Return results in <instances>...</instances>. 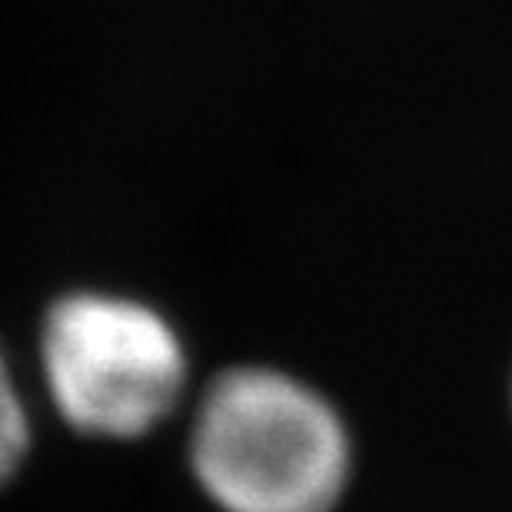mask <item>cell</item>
I'll return each mask as SVG.
<instances>
[{
    "instance_id": "6da1fadb",
    "label": "cell",
    "mask_w": 512,
    "mask_h": 512,
    "mask_svg": "<svg viewBox=\"0 0 512 512\" xmlns=\"http://www.w3.org/2000/svg\"><path fill=\"white\" fill-rule=\"evenodd\" d=\"M190 466L220 512H333L350 479V436L316 389L240 366L200 396Z\"/></svg>"
},
{
    "instance_id": "7a4b0ae2",
    "label": "cell",
    "mask_w": 512,
    "mask_h": 512,
    "mask_svg": "<svg viewBox=\"0 0 512 512\" xmlns=\"http://www.w3.org/2000/svg\"><path fill=\"white\" fill-rule=\"evenodd\" d=\"M40 370L50 403L90 439L153 433L187 389V350L153 306L133 296L77 290L40 323Z\"/></svg>"
},
{
    "instance_id": "3957f363",
    "label": "cell",
    "mask_w": 512,
    "mask_h": 512,
    "mask_svg": "<svg viewBox=\"0 0 512 512\" xmlns=\"http://www.w3.org/2000/svg\"><path fill=\"white\" fill-rule=\"evenodd\" d=\"M30 443H34V433H30V413L24 393H20L14 373H10L7 356L0 353V493L24 469L30 456Z\"/></svg>"
}]
</instances>
